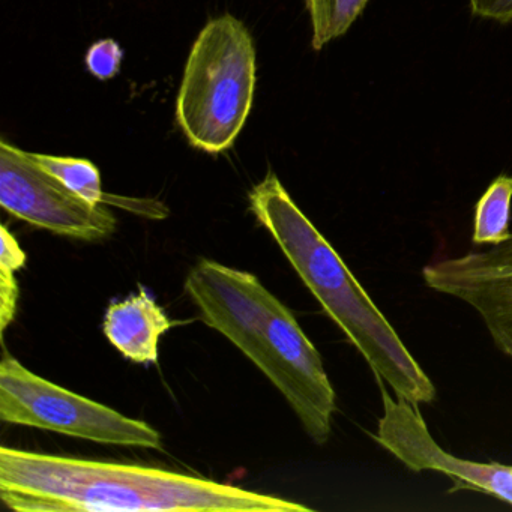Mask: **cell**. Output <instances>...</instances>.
<instances>
[{"mask_svg": "<svg viewBox=\"0 0 512 512\" xmlns=\"http://www.w3.org/2000/svg\"><path fill=\"white\" fill-rule=\"evenodd\" d=\"M512 176L500 175L491 182L475 206L472 242L475 245H497L508 241L512 233Z\"/></svg>", "mask_w": 512, "mask_h": 512, "instance_id": "obj_9", "label": "cell"}, {"mask_svg": "<svg viewBox=\"0 0 512 512\" xmlns=\"http://www.w3.org/2000/svg\"><path fill=\"white\" fill-rule=\"evenodd\" d=\"M248 200L256 220L271 233L325 313L364 356L376 379L388 383L395 397L415 404L433 403L437 391L430 377L278 176L269 172L253 187Z\"/></svg>", "mask_w": 512, "mask_h": 512, "instance_id": "obj_3", "label": "cell"}, {"mask_svg": "<svg viewBox=\"0 0 512 512\" xmlns=\"http://www.w3.org/2000/svg\"><path fill=\"white\" fill-rule=\"evenodd\" d=\"M0 499L22 512H310L293 500L136 464L0 448Z\"/></svg>", "mask_w": 512, "mask_h": 512, "instance_id": "obj_1", "label": "cell"}, {"mask_svg": "<svg viewBox=\"0 0 512 512\" xmlns=\"http://www.w3.org/2000/svg\"><path fill=\"white\" fill-rule=\"evenodd\" d=\"M19 301V286L14 272L0 269V332L4 334L10 323L14 322Z\"/></svg>", "mask_w": 512, "mask_h": 512, "instance_id": "obj_13", "label": "cell"}, {"mask_svg": "<svg viewBox=\"0 0 512 512\" xmlns=\"http://www.w3.org/2000/svg\"><path fill=\"white\" fill-rule=\"evenodd\" d=\"M178 325L167 317L154 298L140 287L137 295L113 302L104 316V335L130 361L158 362L161 335Z\"/></svg>", "mask_w": 512, "mask_h": 512, "instance_id": "obj_8", "label": "cell"}, {"mask_svg": "<svg viewBox=\"0 0 512 512\" xmlns=\"http://www.w3.org/2000/svg\"><path fill=\"white\" fill-rule=\"evenodd\" d=\"M256 49L247 26L232 14L209 20L197 35L176 100V122L193 148H232L253 109Z\"/></svg>", "mask_w": 512, "mask_h": 512, "instance_id": "obj_4", "label": "cell"}, {"mask_svg": "<svg viewBox=\"0 0 512 512\" xmlns=\"http://www.w3.org/2000/svg\"><path fill=\"white\" fill-rule=\"evenodd\" d=\"M122 59L124 50L121 46L115 40L106 38L89 47L85 62L92 76L98 80H110L121 71Z\"/></svg>", "mask_w": 512, "mask_h": 512, "instance_id": "obj_12", "label": "cell"}, {"mask_svg": "<svg viewBox=\"0 0 512 512\" xmlns=\"http://www.w3.org/2000/svg\"><path fill=\"white\" fill-rule=\"evenodd\" d=\"M28 155L38 166L43 167L83 199L92 203L109 202V196L103 193L100 170L92 161L35 152H28Z\"/></svg>", "mask_w": 512, "mask_h": 512, "instance_id": "obj_11", "label": "cell"}, {"mask_svg": "<svg viewBox=\"0 0 512 512\" xmlns=\"http://www.w3.org/2000/svg\"><path fill=\"white\" fill-rule=\"evenodd\" d=\"M382 392L383 413L374 440L413 472L434 470L454 479L460 490L490 494L512 505V466L476 463L449 454L431 436L418 404L395 397L376 379Z\"/></svg>", "mask_w": 512, "mask_h": 512, "instance_id": "obj_7", "label": "cell"}, {"mask_svg": "<svg viewBox=\"0 0 512 512\" xmlns=\"http://www.w3.org/2000/svg\"><path fill=\"white\" fill-rule=\"evenodd\" d=\"M0 419L106 445L163 451L161 434L148 422L55 385L8 355L0 364Z\"/></svg>", "mask_w": 512, "mask_h": 512, "instance_id": "obj_5", "label": "cell"}, {"mask_svg": "<svg viewBox=\"0 0 512 512\" xmlns=\"http://www.w3.org/2000/svg\"><path fill=\"white\" fill-rule=\"evenodd\" d=\"M0 206L38 229L97 242L115 233V215L92 203L38 166L28 152L0 142Z\"/></svg>", "mask_w": 512, "mask_h": 512, "instance_id": "obj_6", "label": "cell"}, {"mask_svg": "<svg viewBox=\"0 0 512 512\" xmlns=\"http://www.w3.org/2000/svg\"><path fill=\"white\" fill-rule=\"evenodd\" d=\"M0 247V269L16 272L28 262V256L7 226L0 227Z\"/></svg>", "mask_w": 512, "mask_h": 512, "instance_id": "obj_14", "label": "cell"}, {"mask_svg": "<svg viewBox=\"0 0 512 512\" xmlns=\"http://www.w3.org/2000/svg\"><path fill=\"white\" fill-rule=\"evenodd\" d=\"M470 10L479 19L508 25L512 22V0H469Z\"/></svg>", "mask_w": 512, "mask_h": 512, "instance_id": "obj_15", "label": "cell"}, {"mask_svg": "<svg viewBox=\"0 0 512 512\" xmlns=\"http://www.w3.org/2000/svg\"><path fill=\"white\" fill-rule=\"evenodd\" d=\"M368 0H305L310 14L311 46L316 52L347 34L361 17Z\"/></svg>", "mask_w": 512, "mask_h": 512, "instance_id": "obj_10", "label": "cell"}, {"mask_svg": "<svg viewBox=\"0 0 512 512\" xmlns=\"http://www.w3.org/2000/svg\"><path fill=\"white\" fill-rule=\"evenodd\" d=\"M185 292L205 325L253 361L284 395L310 439L325 445L337 397L319 350L292 311L256 275L209 259L191 269Z\"/></svg>", "mask_w": 512, "mask_h": 512, "instance_id": "obj_2", "label": "cell"}]
</instances>
